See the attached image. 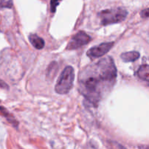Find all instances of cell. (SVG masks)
<instances>
[{"label": "cell", "mask_w": 149, "mask_h": 149, "mask_svg": "<svg viewBox=\"0 0 149 149\" xmlns=\"http://www.w3.org/2000/svg\"><path fill=\"white\" fill-rule=\"evenodd\" d=\"M98 76L102 81L114 82L117 76V70L113 58L110 56L102 58L97 64Z\"/></svg>", "instance_id": "obj_1"}, {"label": "cell", "mask_w": 149, "mask_h": 149, "mask_svg": "<svg viewBox=\"0 0 149 149\" xmlns=\"http://www.w3.org/2000/svg\"><path fill=\"white\" fill-rule=\"evenodd\" d=\"M139 149H149L148 146H139L138 148Z\"/></svg>", "instance_id": "obj_15"}, {"label": "cell", "mask_w": 149, "mask_h": 149, "mask_svg": "<svg viewBox=\"0 0 149 149\" xmlns=\"http://www.w3.org/2000/svg\"><path fill=\"white\" fill-rule=\"evenodd\" d=\"M74 79V69L71 66H67L58 77L55 86L56 92L59 94H67L72 87Z\"/></svg>", "instance_id": "obj_3"}, {"label": "cell", "mask_w": 149, "mask_h": 149, "mask_svg": "<svg viewBox=\"0 0 149 149\" xmlns=\"http://www.w3.org/2000/svg\"><path fill=\"white\" fill-rule=\"evenodd\" d=\"M61 0H51V12L55 13L57 6L59 5Z\"/></svg>", "instance_id": "obj_11"}, {"label": "cell", "mask_w": 149, "mask_h": 149, "mask_svg": "<svg viewBox=\"0 0 149 149\" xmlns=\"http://www.w3.org/2000/svg\"><path fill=\"white\" fill-rule=\"evenodd\" d=\"M113 42H104L100 45L91 48L87 51V56L91 58H97L107 54L113 46Z\"/></svg>", "instance_id": "obj_6"}, {"label": "cell", "mask_w": 149, "mask_h": 149, "mask_svg": "<svg viewBox=\"0 0 149 149\" xmlns=\"http://www.w3.org/2000/svg\"><path fill=\"white\" fill-rule=\"evenodd\" d=\"M84 96L91 102L97 104L100 98L99 86L100 81L95 77H88L81 83Z\"/></svg>", "instance_id": "obj_4"}, {"label": "cell", "mask_w": 149, "mask_h": 149, "mask_svg": "<svg viewBox=\"0 0 149 149\" xmlns=\"http://www.w3.org/2000/svg\"><path fill=\"white\" fill-rule=\"evenodd\" d=\"M140 15L142 18H149V8L142 10L140 12Z\"/></svg>", "instance_id": "obj_13"}, {"label": "cell", "mask_w": 149, "mask_h": 149, "mask_svg": "<svg viewBox=\"0 0 149 149\" xmlns=\"http://www.w3.org/2000/svg\"><path fill=\"white\" fill-rule=\"evenodd\" d=\"M137 76L141 80L149 82V65L143 64L137 70Z\"/></svg>", "instance_id": "obj_9"}, {"label": "cell", "mask_w": 149, "mask_h": 149, "mask_svg": "<svg viewBox=\"0 0 149 149\" xmlns=\"http://www.w3.org/2000/svg\"><path fill=\"white\" fill-rule=\"evenodd\" d=\"M29 41L31 45L37 50H41L45 46V41L42 38L37 36V34H32L29 36Z\"/></svg>", "instance_id": "obj_7"}, {"label": "cell", "mask_w": 149, "mask_h": 149, "mask_svg": "<svg viewBox=\"0 0 149 149\" xmlns=\"http://www.w3.org/2000/svg\"><path fill=\"white\" fill-rule=\"evenodd\" d=\"M0 7L10 8L12 7V0H0Z\"/></svg>", "instance_id": "obj_12"}, {"label": "cell", "mask_w": 149, "mask_h": 149, "mask_svg": "<svg viewBox=\"0 0 149 149\" xmlns=\"http://www.w3.org/2000/svg\"><path fill=\"white\" fill-rule=\"evenodd\" d=\"M0 111H1V113L3 114L4 116L7 118V120H8L10 123H11L15 127H18V122L15 119V118L7 110V109H5V107H0Z\"/></svg>", "instance_id": "obj_10"}, {"label": "cell", "mask_w": 149, "mask_h": 149, "mask_svg": "<svg viewBox=\"0 0 149 149\" xmlns=\"http://www.w3.org/2000/svg\"><path fill=\"white\" fill-rule=\"evenodd\" d=\"M0 87L2 88H8V86L4 81H1V80H0Z\"/></svg>", "instance_id": "obj_14"}, {"label": "cell", "mask_w": 149, "mask_h": 149, "mask_svg": "<svg viewBox=\"0 0 149 149\" xmlns=\"http://www.w3.org/2000/svg\"><path fill=\"white\" fill-rule=\"evenodd\" d=\"M91 40V37L87 34L85 31H78L76 34H74L72 37L71 40L67 45V50L72 51V50L78 49V48L88 44Z\"/></svg>", "instance_id": "obj_5"}, {"label": "cell", "mask_w": 149, "mask_h": 149, "mask_svg": "<svg viewBox=\"0 0 149 149\" xmlns=\"http://www.w3.org/2000/svg\"><path fill=\"white\" fill-rule=\"evenodd\" d=\"M127 11L121 8L107 9L101 11L99 13L102 25L107 26L110 24H118L126 19L127 16Z\"/></svg>", "instance_id": "obj_2"}, {"label": "cell", "mask_w": 149, "mask_h": 149, "mask_svg": "<svg viewBox=\"0 0 149 149\" xmlns=\"http://www.w3.org/2000/svg\"><path fill=\"white\" fill-rule=\"evenodd\" d=\"M140 54L137 51H130V52L123 53L121 55V58L124 62H132L138 59Z\"/></svg>", "instance_id": "obj_8"}]
</instances>
